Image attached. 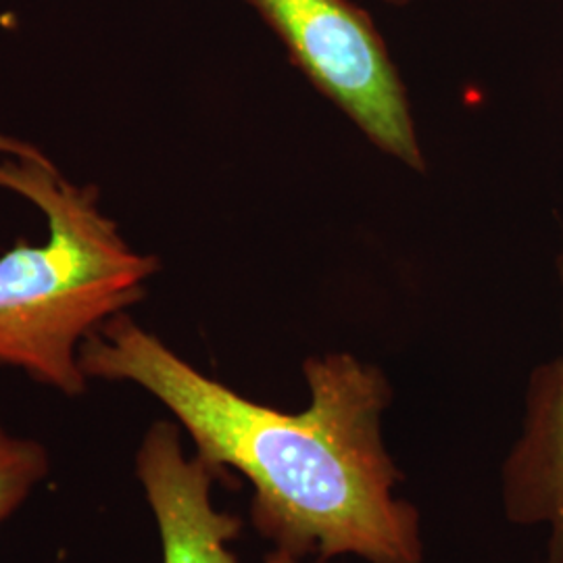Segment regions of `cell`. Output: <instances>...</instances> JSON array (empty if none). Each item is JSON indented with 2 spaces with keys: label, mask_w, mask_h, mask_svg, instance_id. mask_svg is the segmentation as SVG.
I'll return each mask as SVG.
<instances>
[{
  "label": "cell",
  "mask_w": 563,
  "mask_h": 563,
  "mask_svg": "<svg viewBox=\"0 0 563 563\" xmlns=\"http://www.w3.org/2000/svg\"><path fill=\"white\" fill-rule=\"evenodd\" d=\"M88 378L141 386L186 430L201 460L253 488L251 523L295 558L423 563L422 516L383 439L393 386L351 353L309 357V407L280 411L205 376L128 313L80 346Z\"/></svg>",
  "instance_id": "6da1fadb"
},
{
  "label": "cell",
  "mask_w": 563,
  "mask_h": 563,
  "mask_svg": "<svg viewBox=\"0 0 563 563\" xmlns=\"http://www.w3.org/2000/svg\"><path fill=\"white\" fill-rule=\"evenodd\" d=\"M0 188L36 205L48 225L46 241L0 257V365L78 397L81 342L141 301L159 260L134 251L99 190L63 178L44 153L0 157Z\"/></svg>",
  "instance_id": "7a4b0ae2"
},
{
  "label": "cell",
  "mask_w": 563,
  "mask_h": 563,
  "mask_svg": "<svg viewBox=\"0 0 563 563\" xmlns=\"http://www.w3.org/2000/svg\"><path fill=\"white\" fill-rule=\"evenodd\" d=\"M311 86L384 155L426 172L411 102L386 41L353 0H246Z\"/></svg>",
  "instance_id": "3957f363"
},
{
  "label": "cell",
  "mask_w": 563,
  "mask_h": 563,
  "mask_svg": "<svg viewBox=\"0 0 563 563\" xmlns=\"http://www.w3.org/2000/svg\"><path fill=\"white\" fill-rule=\"evenodd\" d=\"M136 476L153 509L162 537L163 563H241L230 543L242 532V518L213 505L218 481L234 486V476L216 470L181 449L180 423H153L136 453ZM263 563H302L274 549ZM313 563H330L316 560Z\"/></svg>",
  "instance_id": "277c9868"
},
{
  "label": "cell",
  "mask_w": 563,
  "mask_h": 563,
  "mask_svg": "<svg viewBox=\"0 0 563 563\" xmlns=\"http://www.w3.org/2000/svg\"><path fill=\"white\" fill-rule=\"evenodd\" d=\"M558 274L563 297V251ZM501 497L509 522L549 530L544 563H563V344L530 376L522 434L501 470Z\"/></svg>",
  "instance_id": "5b68a950"
},
{
  "label": "cell",
  "mask_w": 563,
  "mask_h": 563,
  "mask_svg": "<svg viewBox=\"0 0 563 563\" xmlns=\"http://www.w3.org/2000/svg\"><path fill=\"white\" fill-rule=\"evenodd\" d=\"M48 467V453L41 443L13 437L0 423V522L30 497Z\"/></svg>",
  "instance_id": "8992f818"
},
{
  "label": "cell",
  "mask_w": 563,
  "mask_h": 563,
  "mask_svg": "<svg viewBox=\"0 0 563 563\" xmlns=\"http://www.w3.org/2000/svg\"><path fill=\"white\" fill-rule=\"evenodd\" d=\"M38 151L41 148H36L32 142L18 141L0 132V157H30V155H36Z\"/></svg>",
  "instance_id": "52a82bcc"
},
{
  "label": "cell",
  "mask_w": 563,
  "mask_h": 563,
  "mask_svg": "<svg viewBox=\"0 0 563 563\" xmlns=\"http://www.w3.org/2000/svg\"><path fill=\"white\" fill-rule=\"evenodd\" d=\"M383 2L390 4V7L402 9V7H409V4H413V2H418V0H383Z\"/></svg>",
  "instance_id": "ba28073f"
}]
</instances>
